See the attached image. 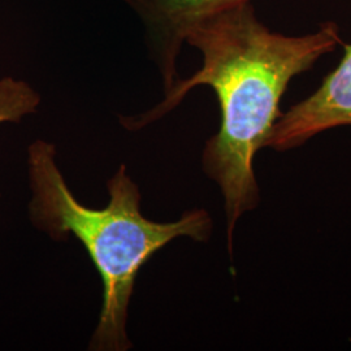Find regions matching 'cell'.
<instances>
[{
    "label": "cell",
    "instance_id": "obj_5",
    "mask_svg": "<svg viewBox=\"0 0 351 351\" xmlns=\"http://www.w3.org/2000/svg\"><path fill=\"white\" fill-rule=\"evenodd\" d=\"M39 97L25 82L4 78L0 81V125L20 121L29 113L36 112Z\"/></svg>",
    "mask_w": 351,
    "mask_h": 351
},
{
    "label": "cell",
    "instance_id": "obj_3",
    "mask_svg": "<svg viewBox=\"0 0 351 351\" xmlns=\"http://www.w3.org/2000/svg\"><path fill=\"white\" fill-rule=\"evenodd\" d=\"M343 49L339 65L319 88L281 113L264 149L295 150L324 132L351 126V43Z\"/></svg>",
    "mask_w": 351,
    "mask_h": 351
},
{
    "label": "cell",
    "instance_id": "obj_2",
    "mask_svg": "<svg viewBox=\"0 0 351 351\" xmlns=\"http://www.w3.org/2000/svg\"><path fill=\"white\" fill-rule=\"evenodd\" d=\"M53 158L55 149L50 143L37 141L30 146L33 220L55 237L75 234L86 247L104 288L101 319L91 346L125 350L130 346L126 310L141 268L177 237L206 242L213 232V220L204 210L186 211L175 223L147 220L139 208L138 188L126 176L124 165L108 181V206L88 208L73 197Z\"/></svg>",
    "mask_w": 351,
    "mask_h": 351
},
{
    "label": "cell",
    "instance_id": "obj_1",
    "mask_svg": "<svg viewBox=\"0 0 351 351\" xmlns=\"http://www.w3.org/2000/svg\"><path fill=\"white\" fill-rule=\"evenodd\" d=\"M186 43L199 50L201 69L177 80L150 112L123 121L128 129L147 125L177 107L197 86H210L220 106L219 132L207 141L202 163L224 197L228 247L239 217L259 206L254 159L265 147L282 111L290 82L323 56L345 46L339 24L324 21L314 32L288 36L271 30L251 3L219 13L195 26Z\"/></svg>",
    "mask_w": 351,
    "mask_h": 351
},
{
    "label": "cell",
    "instance_id": "obj_4",
    "mask_svg": "<svg viewBox=\"0 0 351 351\" xmlns=\"http://www.w3.org/2000/svg\"><path fill=\"white\" fill-rule=\"evenodd\" d=\"M146 27L163 73L165 93L178 80L176 59L189 33L204 20L252 0H123Z\"/></svg>",
    "mask_w": 351,
    "mask_h": 351
}]
</instances>
